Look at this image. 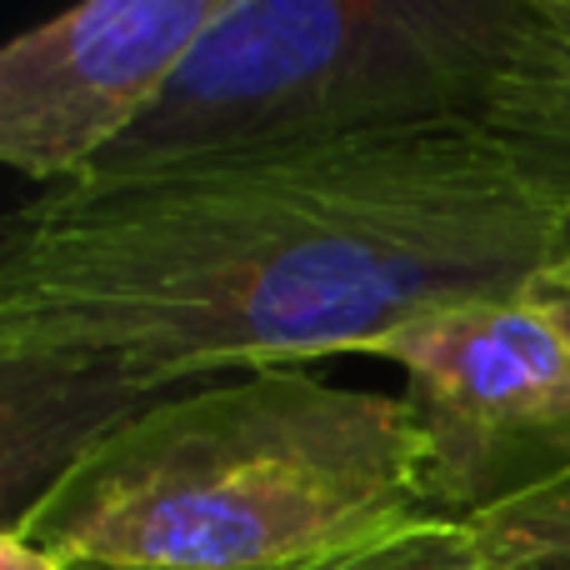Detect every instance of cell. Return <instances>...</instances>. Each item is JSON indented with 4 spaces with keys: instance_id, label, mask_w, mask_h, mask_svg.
Here are the masks:
<instances>
[{
    "instance_id": "obj_1",
    "label": "cell",
    "mask_w": 570,
    "mask_h": 570,
    "mask_svg": "<svg viewBox=\"0 0 570 570\" xmlns=\"http://www.w3.org/2000/svg\"><path fill=\"white\" fill-rule=\"evenodd\" d=\"M556 220L475 116L50 186L0 256L10 511L180 381L371 355L435 311L515 301Z\"/></svg>"
},
{
    "instance_id": "obj_2",
    "label": "cell",
    "mask_w": 570,
    "mask_h": 570,
    "mask_svg": "<svg viewBox=\"0 0 570 570\" xmlns=\"http://www.w3.org/2000/svg\"><path fill=\"white\" fill-rule=\"evenodd\" d=\"M431 515L405 395L250 371L136 411L10 521L60 561L305 570Z\"/></svg>"
},
{
    "instance_id": "obj_3",
    "label": "cell",
    "mask_w": 570,
    "mask_h": 570,
    "mask_svg": "<svg viewBox=\"0 0 570 570\" xmlns=\"http://www.w3.org/2000/svg\"><path fill=\"white\" fill-rule=\"evenodd\" d=\"M521 16L525 0H226L90 176L481 120Z\"/></svg>"
},
{
    "instance_id": "obj_4",
    "label": "cell",
    "mask_w": 570,
    "mask_h": 570,
    "mask_svg": "<svg viewBox=\"0 0 570 570\" xmlns=\"http://www.w3.org/2000/svg\"><path fill=\"white\" fill-rule=\"evenodd\" d=\"M371 355L405 375L431 515L471 521L570 471V341L525 295L435 311Z\"/></svg>"
},
{
    "instance_id": "obj_5",
    "label": "cell",
    "mask_w": 570,
    "mask_h": 570,
    "mask_svg": "<svg viewBox=\"0 0 570 570\" xmlns=\"http://www.w3.org/2000/svg\"><path fill=\"white\" fill-rule=\"evenodd\" d=\"M226 0H86L0 50V160L80 180L156 110Z\"/></svg>"
},
{
    "instance_id": "obj_6",
    "label": "cell",
    "mask_w": 570,
    "mask_h": 570,
    "mask_svg": "<svg viewBox=\"0 0 570 570\" xmlns=\"http://www.w3.org/2000/svg\"><path fill=\"white\" fill-rule=\"evenodd\" d=\"M481 126L556 206H570V0H525Z\"/></svg>"
},
{
    "instance_id": "obj_7",
    "label": "cell",
    "mask_w": 570,
    "mask_h": 570,
    "mask_svg": "<svg viewBox=\"0 0 570 570\" xmlns=\"http://www.w3.org/2000/svg\"><path fill=\"white\" fill-rule=\"evenodd\" d=\"M465 525L481 570H570V471L485 505Z\"/></svg>"
},
{
    "instance_id": "obj_8",
    "label": "cell",
    "mask_w": 570,
    "mask_h": 570,
    "mask_svg": "<svg viewBox=\"0 0 570 570\" xmlns=\"http://www.w3.org/2000/svg\"><path fill=\"white\" fill-rule=\"evenodd\" d=\"M305 570H481V561H475V541L465 521L421 515L381 541H365Z\"/></svg>"
},
{
    "instance_id": "obj_9",
    "label": "cell",
    "mask_w": 570,
    "mask_h": 570,
    "mask_svg": "<svg viewBox=\"0 0 570 570\" xmlns=\"http://www.w3.org/2000/svg\"><path fill=\"white\" fill-rule=\"evenodd\" d=\"M525 301L570 341V266H546L541 276L525 285Z\"/></svg>"
},
{
    "instance_id": "obj_10",
    "label": "cell",
    "mask_w": 570,
    "mask_h": 570,
    "mask_svg": "<svg viewBox=\"0 0 570 570\" xmlns=\"http://www.w3.org/2000/svg\"><path fill=\"white\" fill-rule=\"evenodd\" d=\"M0 570H70L60 556H50L46 546L26 541L20 531H6L0 535Z\"/></svg>"
},
{
    "instance_id": "obj_11",
    "label": "cell",
    "mask_w": 570,
    "mask_h": 570,
    "mask_svg": "<svg viewBox=\"0 0 570 570\" xmlns=\"http://www.w3.org/2000/svg\"><path fill=\"white\" fill-rule=\"evenodd\" d=\"M551 266H570V206H561V220H556V256Z\"/></svg>"
},
{
    "instance_id": "obj_12",
    "label": "cell",
    "mask_w": 570,
    "mask_h": 570,
    "mask_svg": "<svg viewBox=\"0 0 570 570\" xmlns=\"http://www.w3.org/2000/svg\"><path fill=\"white\" fill-rule=\"evenodd\" d=\"M70 570H156V566H106V561H66Z\"/></svg>"
}]
</instances>
